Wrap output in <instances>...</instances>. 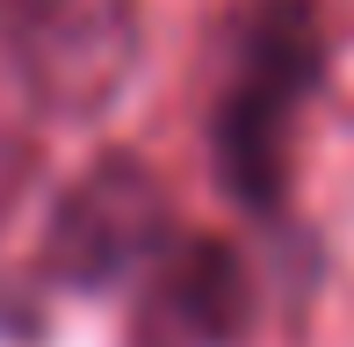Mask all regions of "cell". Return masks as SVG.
I'll use <instances>...</instances> for the list:
<instances>
[{"label":"cell","instance_id":"2","mask_svg":"<svg viewBox=\"0 0 354 347\" xmlns=\"http://www.w3.org/2000/svg\"><path fill=\"white\" fill-rule=\"evenodd\" d=\"M138 0H0V58L51 116H94L138 66Z\"/></svg>","mask_w":354,"mask_h":347},{"label":"cell","instance_id":"4","mask_svg":"<svg viewBox=\"0 0 354 347\" xmlns=\"http://www.w3.org/2000/svg\"><path fill=\"white\" fill-rule=\"evenodd\" d=\"M246 326H253V282L224 239H167L145 261L131 347H239Z\"/></svg>","mask_w":354,"mask_h":347},{"label":"cell","instance_id":"1","mask_svg":"<svg viewBox=\"0 0 354 347\" xmlns=\"http://www.w3.org/2000/svg\"><path fill=\"white\" fill-rule=\"evenodd\" d=\"M326 22L318 0H246L224 29V80L210 102V160L246 210H275L289 188V123L318 94Z\"/></svg>","mask_w":354,"mask_h":347},{"label":"cell","instance_id":"3","mask_svg":"<svg viewBox=\"0 0 354 347\" xmlns=\"http://www.w3.org/2000/svg\"><path fill=\"white\" fill-rule=\"evenodd\" d=\"M167 188L159 174L131 152H102L80 181L58 196L51 232H44V275L66 290H109V282L138 275L159 246L174 239Z\"/></svg>","mask_w":354,"mask_h":347}]
</instances>
